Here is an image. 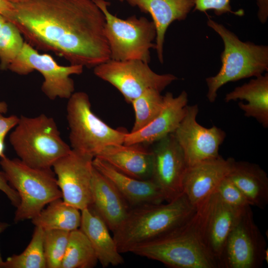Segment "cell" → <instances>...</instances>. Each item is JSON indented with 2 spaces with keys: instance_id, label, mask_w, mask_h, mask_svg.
I'll list each match as a JSON object with an SVG mask.
<instances>
[{
  "instance_id": "40",
  "label": "cell",
  "mask_w": 268,
  "mask_h": 268,
  "mask_svg": "<svg viewBox=\"0 0 268 268\" xmlns=\"http://www.w3.org/2000/svg\"><path fill=\"white\" fill-rule=\"evenodd\" d=\"M7 21V19L3 15L0 14V30Z\"/></svg>"
},
{
  "instance_id": "4",
  "label": "cell",
  "mask_w": 268,
  "mask_h": 268,
  "mask_svg": "<svg viewBox=\"0 0 268 268\" xmlns=\"http://www.w3.org/2000/svg\"><path fill=\"white\" fill-rule=\"evenodd\" d=\"M9 141L19 159L36 168H52L71 149L61 137L54 119L43 114L32 118L21 116Z\"/></svg>"
},
{
  "instance_id": "9",
  "label": "cell",
  "mask_w": 268,
  "mask_h": 268,
  "mask_svg": "<svg viewBox=\"0 0 268 268\" xmlns=\"http://www.w3.org/2000/svg\"><path fill=\"white\" fill-rule=\"evenodd\" d=\"M93 68L96 76L116 88L129 103L147 89H154L161 92L178 79L172 74H158L148 63L137 60L110 59Z\"/></svg>"
},
{
  "instance_id": "15",
  "label": "cell",
  "mask_w": 268,
  "mask_h": 268,
  "mask_svg": "<svg viewBox=\"0 0 268 268\" xmlns=\"http://www.w3.org/2000/svg\"><path fill=\"white\" fill-rule=\"evenodd\" d=\"M151 180L159 187L165 201L183 193V180L188 168L183 151L173 134L154 142Z\"/></svg>"
},
{
  "instance_id": "17",
  "label": "cell",
  "mask_w": 268,
  "mask_h": 268,
  "mask_svg": "<svg viewBox=\"0 0 268 268\" xmlns=\"http://www.w3.org/2000/svg\"><path fill=\"white\" fill-rule=\"evenodd\" d=\"M234 158L218 157L188 167L183 180V192L191 203L197 206L214 192L228 175Z\"/></svg>"
},
{
  "instance_id": "1",
  "label": "cell",
  "mask_w": 268,
  "mask_h": 268,
  "mask_svg": "<svg viewBox=\"0 0 268 268\" xmlns=\"http://www.w3.org/2000/svg\"><path fill=\"white\" fill-rule=\"evenodd\" d=\"M8 21L27 43L88 68L110 59L104 13L93 0H28Z\"/></svg>"
},
{
  "instance_id": "42",
  "label": "cell",
  "mask_w": 268,
  "mask_h": 268,
  "mask_svg": "<svg viewBox=\"0 0 268 268\" xmlns=\"http://www.w3.org/2000/svg\"><path fill=\"white\" fill-rule=\"evenodd\" d=\"M119 0L120 2H123L125 1V0Z\"/></svg>"
},
{
  "instance_id": "41",
  "label": "cell",
  "mask_w": 268,
  "mask_h": 268,
  "mask_svg": "<svg viewBox=\"0 0 268 268\" xmlns=\"http://www.w3.org/2000/svg\"><path fill=\"white\" fill-rule=\"evenodd\" d=\"M8 2L11 3L13 4H18L20 3H22L25 1H26L28 0H6Z\"/></svg>"
},
{
  "instance_id": "38",
  "label": "cell",
  "mask_w": 268,
  "mask_h": 268,
  "mask_svg": "<svg viewBox=\"0 0 268 268\" xmlns=\"http://www.w3.org/2000/svg\"><path fill=\"white\" fill-rule=\"evenodd\" d=\"M5 137H0V158L4 156Z\"/></svg>"
},
{
  "instance_id": "13",
  "label": "cell",
  "mask_w": 268,
  "mask_h": 268,
  "mask_svg": "<svg viewBox=\"0 0 268 268\" xmlns=\"http://www.w3.org/2000/svg\"><path fill=\"white\" fill-rule=\"evenodd\" d=\"M93 158L90 154L71 149L52 166L63 201L80 211L91 204Z\"/></svg>"
},
{
  "instance_id": "5",
  "label": "cell",
  "mask_w": 268,
  "mask_h": 268,
  "mask_svg": "<svg viewBox=\"0 0 268 268\" xmlns=\"http://www.w3.org/2000/svg\"><path fill=\"white\" fill-rule=\"evenodd\" d=\"M195 214L170 233L138 245L130 252L158 261L169 268H218L198 234Z\"/></svg>"
},
{
  "instance_id": "2",
  "label": "cell",
  "mask_w": 268,
  "mask_h": 268,
  "mask_svg": "<svg viewBox=\"0 0 268 268\" xmlns=\"http://www.w3.org/2000/svg\"><path fill=\"white\" fill-rule=\"evenodd\" d=\"M196 209L184 193L165 204L131 208L124 221L113 232L119 252H130L138 245L170 233L187 222Z\"/></svg>"
},
{
  "instance_id": "35",
  "label": "cell",
  "mask_w": 268,
  "mask_h": 268,
  "mask_svg": "<svg viewBox=\"0 0 268 268\" xmlns=\"http://www.w3.org/2000/svg\"><path fill=\"white\" fill-rule=\"evenodd\" d=\"M258 6V18L263 24L265 23L268 18V0H256Z\"/></svg>"
},
{
  "instance_id": "33",
  "label": "cell",
  "mask_w": 268,
  "mask_h": 268,
  "mask_svg": "<svg viewBox=\"0 0 268 268\" xmlns=\"http://www.w3.org/2000/svg\"><path fill=\"white\" fill-rule=\"evenodd\" d=\"M0 191L8 198L11 204L17 207L20 203V198L17 192L8 183L3 171H0Z\"/></svg>"
},
{
  "instance_id": "20",
  "label": "cell",
  "mask_w": 268,
  "mask_h": 268,
  "mask_svg": "<svg viewBox=\"0 0 268 268\" xmlns=\"http://www.w3.org/2000/svg\"><path fill=\"white\" fill-rule=\"evenodd\" d=\"M131 6L149 14L156 30L155 50L159 61L163 63L165 35L174 21L185 20L194 8L195 0H125Z\"/></svg>"
},
{
  "instance_id": "36",
  "label": "cell",
  "mask_w": 268,
  "mask_h": 268,
  "mask_svg": "<svg viewBox=\"0 0 268 268\" xmlns=\"http://www.w3.org/2000/svg\"><path fill=\"white\" fill-rule=\"evenodd\" d=\"M14 10V5L6 0H0V14L7 20L11 17Z\"/></svg>"
},
{
  "instance_id": "7",
  "label": "cell",
  "mask_w": 268,
  "mask_h": 268,
  "mask_svg": "<svg viewBox=\"0 0 268 268\" xmlns=\"http://www.w3.org/2000/svg\"><path fill=\"white\" fill-rule=\"evenodd\" d=\"M105 18V32L110 59L116 61L140 60L149 63L151 49H155L156 37L154 23L145 17L134 15L126 19L111 13L105 0H93Z\"/></svg>"
},
{
  "instance_id": "12",
  "label": "cell",
  "mask_w": 268,
  "mask_h": 268,
  "mask_svg": "<svg viewBox=\"0 0 268 268\" xmlns=\"http://www.w3.org/2000/svg\"><path fill=\"white\" fill-rule=\"evenodd\" d=\"M264 237L256 224L251 205L246 206L230 232L220 268H259L268 250Z\"/></svg>"
},
{
  "instance_id": "14",
  "label": "cell",
  "mask_w": 268,
  "mask_h": 268,
  "mask_svg": "<svg viewBox=\"0 0 268 268\" xmlns=\"http://www.w3.org/2000/svg\"><path fill=\"white\" fill-rule=\"evenodd\" d=\"M198 105H187L185 116L173 133L182 148L188 167L218 157L219 149L226 137L222 129L206 128L197 121Z\"/></svg>"
},
{
  "instance_id": "25",
  "label": "cell",
  "mask_w": 268,
  "mask_h": 268,
  "mask_svg": "<svg viewBox=\"0 0 268 268\" xmlns=\"http://www.w3.org/2000/svg\"><path fill=\"white\" fill-rule=\"evenodd\" d=\"M80 211L61 198L49 203L46 208L31 220L35 226L44 230L57 229L71 232L80 227Z\"/></svg>"
},
{
  "instance_id": "23",
  "label": "cell",
  "mask_w": 268,
  "mask_h": 268,
  "mask_svg": "<svg viewBox=\"0 0 268 268\" xmlns=\"http://www.w3.org/2000/svg\"><path fill=\"white\" fill-rule=\"evenodd\" d=\"M241 191L251 205L264 209L268 203V177L255 163L233 159L227 176Z\"/></svg>"
},
{
  "instance_id": "3",
  "label": "cell",
  "mask_w": 268,
  "mask_h": 268,
  "mask_svg": "<svg viewBox=\"0 0 268 268\" xmlns=\"http://www.w3.org/2000/svg\"><path fill=\"white\" fill-rule=\"evenodd\" d=\"M207 25L221 37L224 50L221 66L214 76L205 79L206 94L210 103L215 102L217 91L224 84L244 78L257 77L268 70V46L243 42L223 25L209 18Z\"/></svg>"
},
{
  "instance_id": "19",
  "label": "cell",
  "mask_w": 268,
  "mask_h": 268,
  "mask_svg": "<svg viewBox=\"0 0 268 268\" xmlns=\"http://www.w3.org/2000/svg\"><path fill=\"white\" fill-rule=\"evenodd\" d=\"M91 190L92 201L88 208L99 215L113 232L125 220L130 205L114 185L94 166Z\"/></svg>"
},
{
  "instance_id": "27",
  "label": "cell",
  "mask_w": 268,
  "mask_h": 268,
  "mask_svg": "<svg viewBox=\"0 0 268 268\" xmlns=\"http://www.w3.org/2000/svg\"><path fill=\"white\" fill-rule=\"evenodd\" d=\"M44 232L43 229L35 226L24 251L8 257L4 261L3 268H47L43 247Z\"/></svg>"
},
{
  "instance_id": "6",
  "label": "cell",
  "mask_w": 268,
  "mask_h": 268,
  "mask_svg": "<svg viewBox=\"0 0 268 268\" xmlns=\"http://www.w3.org/2000/svg\"><path fill=\"white\" fill-rule=\"evenodd\" d=\"M0 165L9 184L17 192L20 203L15 222L32 219L52 201L62 198L57 178L52 168L30 167L19 159L0 158Z\"/></svg>"
},
{
  "instance_id": "29",
  "label": "cell",
  "mask_w": 268,
  "mask_h": 268,
  "mask_svg": "<svg viewBox=\"0 0 268 268\" xmlns=\"http://www.w3.org/2000/svg\"><path fill=\"white\" fill-rule=\"evenodd\" d=\"M24 41L17 27L7 21L0 30V69H7L21 50Z\"/></svg>"
},
{
  "instance_id": "8",
  "label": "cell",
  "mask_w": 268,
  "mask_h": 268,
  "mask_svg": "<svg viewBox=\"0 0 268 268\" xmlns=\"http://www.w3.org/2000/svg\"><path fill=\"white\" fill-rule=\"evenodd\" d=\"M67 118L71 149L96 157L105 147L123 144L125 131L107 125L92 111L89 98L82 91L68 99Z\"/></svg>"
},
{
  "instance_id": "21",
  "label": "cell",
  "mask_w": 268,
  "mask_h": 268,
  "mask_svg": "<svg viewBox=\"0 0 268 268\" xmlns=\"http://www.w3.org/2000/svg\"><path fill=\"white\" fill-rule=\"evenodd\" d=\"M95 157L103 160L119 171L134 178L140 180L151 179L152 152L141 144L110 145Z\"/></svg>"
},
{
  "instance_id": "26",
  "label": "cell",
  "mask_w": 268,
  "mask_h": 268,
  "mask_svg": "<svg viewBox=\"0 0 268 268\" xmlns=\"http://www.w3.org/2000/svg\"><path fill=\"white\" fill-rule=\"evenodd\" d=\"M98 262L89 240L79 229L70 232L61 268H92Z\"/></svg>"
},
{
  "instance_id": "24",
  "label": "cell",
  "mask_w": 268,
  "mask_h": 268,
  "mask_svg": "<svg viewBox=\"0 0 268 268\" xmlns=\"http://www.w3.org/2000/svg\"><path fill=\"white\" fill-rule=\"evenodd\" d=\"M238 99L247 102V103L240 102L238 104L246 117L253 118L263 127H268V72L235 87L227 93L224 98L226 103Z\"/></svg>"
},
{
  "instance_id": "11",
  "label": "cell",
  "mask_w": 268,
  "mask_h": 268,
  "mask_svg": "<svg viewBox=\"0 0 268 268\" xmlns=\"http://www.w3.org/2000/svg\"><path fill=\"white\" fill-rule=\"evenodd\" d=\"M243 208L227 204L216 191L197 206L195 216L198 234L218 268L227 238Z\"/></svg>"
},
{
  "instance_id": "37",
  "label": "cell",
  "mask_w": 268,
  "mask_h": 268,
  "mask_svg": "<svg viewBox=\"0 0 268 268\" xmlns=\"http://www.w3.org/2000/svg\"><path fill=\"white\" fill-rule=\"evenodd\" d=\"M8 226V224L5 222H0V234ZM4 261L2 260L0 254V268H3Z\"/></svg>"
},
{
  "instance_id": "10",
  "label": "cell",
  "mask_w": 268,
  "mask_h": 268,
  "mask_svg": "<svg viewBox=\"0 0 268 268\" xmlns=\"http://www.w3.org/2000/svg\"><path fill=\"white\" fill-rule=\"evenodd\" d=\"M8 69L20 75H27L33 70L43 76L42 91L50 99H68L74 93V83L70 77L82 73L83 67L59 65L52 56L40 53L37 49L24 42L20 53Z\"/></svg>"
},
{
  "instance_id": "28",
  "label": "cell",
  "mask_w": 268,
  "mask_h": 268,
  "mask_svg": "<svg viewBox=\"0 0 268 268\" xmlns=\"http://www.w3.org/2000/svg\"><path fill=\"white\" fill-rule=\"evenodd\" d=\"M160 93L154 89H147L131 103L135 120L131 132L143 129L159 114L163 105V96Z\"/></svg>"
},
{
  "instance_id": "39",
  "label": "cell",
  "mask_w": 268,
  "mask_h": 268,
  "mask_svg": "<svg viewBox=\"0 0 268 268\" xmlns=\"http://www.w3.org/2000/svg\"><path fill=\"white\" fill-rule=\"evenodd\" d=\"M7 111V105L4 102H0V113L4 114Z\"/></svg>"
},
{
  "instance_id": "22",
  "label": "cell",
  "mask_w": 268,
  "mask_h": 268,
  "mask_svg": "<svg viewBox=\"0 0 268 268\" xmlns=\"http://www.w3.org/2000/svg\"><path fill=\"white\" fill-rule=\"evenodd\" d=\"M81 213L79 229L91 243L101 266L107 268L123 264L124 260L105 221L90 208L82 210Z\"/></svg>"
},
{
  "instance_id": "31",
  "label": "cell",
  "mask_w": 268,
  "mask_h": 268,
  "mask_svg": "<svg viewBox=\"0 0 268 268\" xmlns=\"http://www.w3.org/2000/svg\"><path fill=\"white\" fill-rule=\"evenodd\" d=\"M215 191L223 201L233 207L243 208L251 205L243 194L227 177L221 181Z\"/></svg>"
},
{
  "instance_id": "18",
  "label": "cell",
  "mask_w": 268,
  "mask_h": 268,
  "mask_svg": "<svg viewBox=\"0 0 268 268\" xmlns=\"http://www.w3.org/2000/svg\"><path fill=\"white\" fill-rule=\"evenodd\" d=\"M93 165L114 185L131 208L165 201L160 189L151 179L140 180L131 177L98 157L93 158Z\"/></svg>"
},
{
  "instance_id": "34",
  "label": "cell",
  "mask_w": 268,
  "mask_h": 268,
  "mask_svg": "<svg viewBox=\"0 0 268 268\" xmlns=\"http://www.w3.org/2000/svg\"><path fill=\"white\" fill-rule=\"evenodd\" d=\"M19 121V118L16 115L4 117L0 113V137H5L8 132L15 127Z\"/></svg>"
},
{
  "instance_id": "30",
  "label": "cell",
  "mask_w": 268,
  "mask_h": 268,
  "mask_svg": "<svg viewBox=\"0 0 268 268\" xmlns=\"http://www.w3.org/2000/svg\"><path fill=\"white\" fill-rule=\"evenodd\" d=\"M44 231L43 247L47 268H61L70 232L57 229Z\"/></svg>"
},
{
  "instance_id": "16",
  "label": "cell",
  "mask_w": 268,
  "mask_h": 268,
  "mask_svg": "<svg viewBox=\"0 0 268 268\" xmlns=\"http://www.w3.org/2000/svg\"><path fill=\"white\" fill-rule=\"evenodd\" d=\"M188 102V94L185 91L176 97L167 92L163 96V107L157 116L143 129L127 133L124 144H149L173 133L185 115Z\"/></svg>"
},
{
  "instance_id": "32",
  "label": "cell",
  "mask_w": 268,
  "mask_h": 268,
  "mask_svg": "<svg viewBox=\"0 0 268 268\" xmlns=\"http://www.w3.org/2000/svg\"><path fill=\"white\" fill-rule=\"evenodd\" d=\"M195 10L205 12L213 10L217 15L228 12H234L230 5V0H195Z\"/></svg>"
}]
</instances>
